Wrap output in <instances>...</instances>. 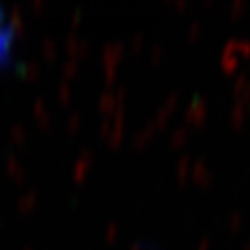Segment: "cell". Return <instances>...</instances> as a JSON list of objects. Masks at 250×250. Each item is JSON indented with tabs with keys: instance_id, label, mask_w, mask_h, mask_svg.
I'll use <instances>...</instances> for the list:
<instances>
[{
	"instance_id": "cell-1",
	"label": "cell",
	"mask_w": 250,
	"mask_h": 250,
	"mask_svg": "<svg viewBox=\"0 0 250 250\" xmlns=\"http://www.w3.org/2000/svg\"><path fill=\"white\" fill-rule=\"evenodd\" d=\"M12 33H14V28L11 21L5 18V14L0 12V64H7L11 59L12 37H14Z\"/></svg>"
}]
</instances>
